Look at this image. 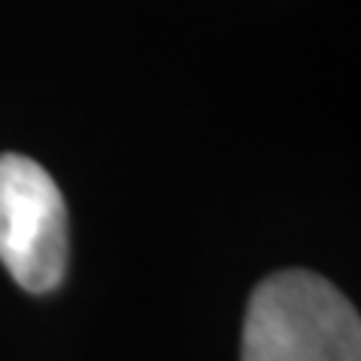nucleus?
Instances as JSON below:
<instances>
[{
    "label": "nucleus",
    "instance_id": "f257e3e1",
    "mask_svg": "<svg viewBox=\"0 0 361 361\" xmlns=\"http://www.w3.org/2000/svg\"><path fill=\"white\" fill-rule=\"evenodd\" d=\"M241 361H361V319L331 280L289 268L253 289Z\"/></svg>",
    "mask_w": 361,
    "mask_h": 361
},
{
    "label": "nucleus",
    "instance_id": "f03ea898",
    "mask_svg": "<svg viewBox=\"0 0 361 361\" xmlns=\"http://www.w3.org/2000/svg\"><path fill=\"white\" fill-rule=\"evenodd\" d=\"M0 262L27 292H51L66 271L63 196L21 154H0Z\"/></svg>",
    "mask_w": 361,
    "mask_h": 361
}]
</instances>
